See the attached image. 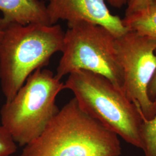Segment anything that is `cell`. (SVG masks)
I'll return each instance as SVG.
<instances>
[{
    "label": "cell",
    "mask_w": 156,
    "mask_h": 156,
    "mask_svg": "<svg viewBox=\"0 0 156 156\" xmlns=\"http://www.w3.org/2000/svg\"><path fill=\"white\" fill-rule=\"evenodd\" d=\"M118 136L90 116L73 98L20 156H120Z\"/></svg>",
    "instance_id": "6da1fadb"
},
{
    "label": "cell",
    "mask_w": 156,
    "mask_h": 156,
    "mask_svg": "<svg viewBox=\"0 0 156 156\" xmlns=\"http://www.w3.org/2000/svg\"><path fill=\"white\" fill-rule=\"evenodd\" d=\"M0 83L6 102L12 100L27 78L62 51L65 33L58 24L12 23L0 28Z\"/></svg>",
    "instance_id": "7a4b0ae2"
},
{
    "label": "cell",
    "mask_w": 156,
    "mask_h": 156,
    "mask_svg": "<svg viewBox=\"0 0 156 156\" xmlns=\"http://www.w3.org/2000/svg\"><path fill=\"white\" fill-rule=\"evenodd\" d=\"M64 85L65 89L73 91L84 111L129 144L143 151V119L123 91L105 76L86 70L68 75Z\"/></svg>",
    "instance_id": "3957f363"
},
{
    "label": "cell",
    "mask_w": 156,
    "mask_h": 156,
    "mask_svg": "<svg viewBox=\"0 0 156 156\" xmlns=\"http://www.w3.org/2000/svg\"><path fill=\"white\" fill-rule=\"evenodd\" d=\"M64 83L49 69L39 68L26 80L13 98L2 106L1 124L15 142L25 146L37 139L59 111L57 95Z\"/></svg>",
    "instance_id": "277c9868"
},
{
    "label": "cell",
    "mask_w": 156,
    "mask_h": 156,
    "mask_svg": "<svg viewBox=\"0 0 156 156\" xmlns=\"http://www.w3.org/2000/svg\"><path fill=\"white\" fill-rule=\"evenodd\" d=\"M68 27L55 77L61 80L76 71L86 70L105 76L123 91L115 36L105 27L85 21L68 24Z\"/></svg>",
    "instance_id": "5b68a950"
},
{
    "label": "cell",
    "mask_w": 156,
    "mask_h": 156,
    "mask_svg": "<svg viewBox=\"0 0 156 156\" xmlns=\"http://www.w3.org/2000/svg\"><path fill=\"white\" fill-rule=\"evenodd\" d=\"M116 50L123 73V91L140 112L143 120L156 116V100L148 87L156 69V39L129 31L116 38Z\"/></svg>",
    "instance_id": "8992f818"
},
{
    "label": "cell",
    "mask_w": 156,
    "mask_h": 156,
    "mask_svg": "<svg viewBox=\"0 0 156 156\" xmlns=\"http://www.w3.org/2000/svg\"><path fill=\"white\" fill-rule=\"evenodd\" d=\"M46 5L51 25L59 20L68 24L85 21L101 26L115 38L128 30L120 17L112 14L105 0H48Z\"/></svg>",
    "instance_id": "52a82bcc"
},
{
    "label": "cell",
    "mask_w": 156,
    "mask_h": 156,
    "mask_svg": "<svg viewBox=\"0 0 156 156\" xmlns=\"http://www.w3.org/2000/svg\"><path fill=\"white\" fill-rule=\"evenodd\" d=\"M0 28L12 23L51 25L47 6L39 0H0Z\"/></svg>",
    "instance_id": "ba28073f"
},
{
    "label": "cell",
    "mask_w": 156,
    "mask_h": 156,
    "mask_svg": "<svg viewBox=\"0 0 156 156\" xmlns=\"http://www.w3.org/2000/svg\"><path fill=\"white\" fill-rule=\"evenodd\" d=\"M124 26L141 35L156 39V0L145 9L122 19Z\"/></svg>",
    "instance_id": "9c48e42d"
},
{
    "label": "cell",
    "mask_w": 156,
    "mask_h": 156,
    "mask_svg": "<svg viewBox=\"0 0 156 156\" xmlns=\"http://www.w3.org/2000/svg\"><path fill=\"white\" fill-rule=\"evenodd\" d=\"M145 156H156V116L150 120H144L141 127Z\"/></svg>",
    "instance_id": "30bf717a"
},
{
    "label": "cell",
    "mask_w": 156,
    "mask_h": 156,
    "mask_svg": "<svg viewBox=\"0 0 156 156\" xmlns=\"http://www.w3.org/2000/svg\"><path fill=\"white\" fill-rule=\"evenodd\" d=\"M17 151L16 142L7 129L0 125V156H10Z\"/></svg>",
    "instance_id": "8fae6325"
},
{
    "label": "cell",
    "mask_w": 156,
    "mask_h": 156,
    "mask_svg": "<svg viewBox=\"0 0 156 156\" xmlns=\"http://www.w3.org/2000/svg\"><path fill=\"white\" fill-rule=\"evenodd\" d=\"M153 0H129L125 16H128L140 11L149 5Z\"/></svg>",
    "instance_id": "7c38bea8"
},
{
    "label": "cell",
    "mask_w": 156,
    "mask_h": 156,
    "mask_svg": "<svg viewBox=\"0 0 156 156\" xmlns=\"http://www.w3.org/2000/svg\"><path fill=\"white\" fill-rule=\"evenodd\" d=\"M148 95L151 100H156V69L148 87Z\"/></svg>",
    "instance_id": "4fadbf2b"
},
{
    "label": "cell",
    "mask_w": 156,
    "mask_h": 156,
    "mask_svg": "<svg viewBox=\"0 0 156 156\" xmlns=\"http://www.w3.org/2000/svg\"><path fill=\"white\" fill-rule=\"evenodd\" d=\"M107 2L113 7L120 9L124 6L128 4L129 0H106Z\"/></svg>",
    "instance_id": "5bb4252c"
},
{
    "label": "cell",
    "mask_w": 156,
    "mask_h": 156,
    "mask_svg": "<svg viewBox=\"0 0 156 156\" xmlns=\"http://www.w3.org/2000/svg\"><path fill=\"white\" fill-rule=\"evenodd\" d=\"M2 34H3V31H2V30H1V29H0V41H1V38H2Z\"/></svg>",
    "instance_id": "9a60e30c"
},
{
    "label": "cell",
    "mask_w": 156,
    "mask_h": 156,
    "mask_svg": "<svg viewBox=\"0 0 156 156\" xmlns=\"http://www.w3.org/2000/svg\"></svg>",
    "instance_id": "2e32d148"
}]
</instances>
